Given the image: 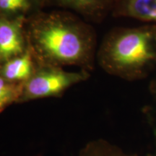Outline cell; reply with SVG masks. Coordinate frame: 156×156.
<instances>
[{
    "instance_id": "6da1fadb",
    "label": "cell",
    "mask_w": 156,
    "mask_h": 156,
    "mask_svg": "<svg viewBox=\"0 0 156 156\" xmlns=\"http://www.w3.org/2000/svg\"><path fill=\"white\" fill-rule=\"evenodd\" d=\"M28 32L29 49L44 66L90 67L94 34L72 16L59 12L38 15L32 19Z\"/></svg>"
},
{
    "instance_id": "7a4b0ae2",
    "label": "cell",
    "mask_w": 156,
    "mask_h": 156,
    "mask_svg": "<svg viewBox=\"0 0 156 156\" xmlns=\"http://www.w3.org/2000/svg\"><path fill=\"white\" fill-rule=\"evenodd\" d=\"M98 59L114 75L126 80L145 77L156 67V25L113 30L101 45Z\"/></svg>"
},
{
    "instance_id": "3957f363",
    "label": "cell",
    "mask_w": 156,
    "mask_h": 156,
    "mask_svg": "<svg viewBox=\"0 0 156 156\" xmlns=\"http://www.w3.org/2000/svg\"><path fill=\"white\" fill-rule=\"evenodd\" d=\"M87 77V73L85 71L67 72L58 67L44 66L35 70L30 79L23 83L19 103L61 96L66 90Z\"/></svg>"
},
{
    "instance_id": "277c9868",
    "label": "cell",
    "mask_w": 156,
    "mask_h": 156,
    "mask_svg": "<svg viewBox=\"0 0 156 156\" xmlns=\"http://www.w3.org/2000/svg\"><path fill=\"white\" fill-rule=\"evenodd\" d=\"M26 50L23 17L14 20L0 17V67Z\"/></svg>"
},
{
    "instance_id": "5b68a950",
    "label": "cell",
    "mask_w": 156,
    "mask_h": 156,
    "mask_svg": "<svg viewBox=\"0 0 156 156\" xmlns=\"http://www.w3.org/2000/svg\"><path fill=\"white\" fill-rule=\"evenodd\" d=\"M33 54L29 48L0 67V76L10 83H24L35 72Z\"/></svg>"
},
{
    "instance_id": "8992f818",
    "label": "cell",
    "mask_w": 156,
    "mask_h": 156,
    "mask_svg": "<svg viewBox=\"0 0 156 156\" xmlns=\"http://www.w3.org/2000/svg\"><path fill=\"white\" fill-rule=\"evenodd\" d=\"M114 14L144 22L156 23V0H115Z\"/></svg>"
},
{
    "instance_id": "52a82bcc",
    "label": "cell",
    "mask_w": 156,
    "mask_h": 156,
    "mask_svg": "<svg viewBox=\"0 0 156 156\" xmlns=\"http://www.w3.org/2000/svg\"><path fill=\"white\" fill-rule=\"evenodd\" d=\"M64 7L72 8L93 17L103 15L109 5V0H54Z\"/></svg>"
},
{
    "instance_id": "ba28073f",
    "label": "cell",
    "mask_w": 156,
    "mask_h": 156,
    "mask_svg": "<svg viewBox=\"0 0 156 156\" xmlns=\"http://www.w3.org/2000/svg\"><path fill=\"white\" fill-rule=\"evenodd\" d=\"M23 83H9L0 89V112L14 103H19L22 95Z\"/></svg>"
},
{
    "instance_id": "9c48e42d",
    "label": "cell",
    "mask_w": 156,
    "mask_h": 156,
    "mask_svg": "<svg viewBox=\"0 0 156 156\" xmlns=\"http://www.w3.org/2000/svg\"><path fill=\"white\" fill-rule=\"evenodd\" d=\"M34 0H0V11L7 14H22L28 11Z\"/></svg>"
},
{
    "instance_id": "30bf717a",
    "label": "cell",
    "mask_w": 156,
    "mask_h": 156,
    "mask_svg": "<svg viewBox=\"0 0 156 156\" xmlns=\"http://www.w3.org/2000/svg\"><path fill=\"white\" fill-rule=\"evenodd\" d=\"M77 156H122L114 150L101 142L87 144L79 152Z\"/></svg>"
},
{
    "instance_id": "8fae6325",
    "label": "cell",
    "mask_w": 156,
    "mask_h": 156,
    "mask_svg": "<svg viewBox=\"0 0 156 156\" xmlns=\"http://www.w3.org/2000/svg\"><path fill=\"white\" fill-rule=\"evenodd\" d=\"M9 83H8L7 81H6L2 77H1V76H0V89L4 88V87L7 86Z\"/></svg>"
},
{
    "instance_id": "7c38bea8",
    "label": "cell",
    "mask_w": 156,
    "mask_h": 156,
    "mask_svg": "<svg viewBox=\"0 0 156 156\" xmlns=\"http://www.w3.org/2000/svg\"><path fill=\"white\" fill-rule=\"evenodd\" d=\"M155 93H156V84H155Z\"/></svg>"
},
{
    "instance_id": "4fadbf2b",
    "label": "cell",
    "mask_w": 156,
    "mask_h": 156,
    "mask_svg": "<svg viewBox=\"0 0 156 156\" xmlns=\"http://www.w3.org/2000/svg\"><path fill=\"white\" fill-rule=\"evenodd\" d=\"M155 134H156V127H155Z\"/></svg>"
}]
</instances>
